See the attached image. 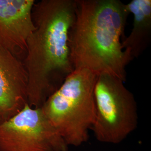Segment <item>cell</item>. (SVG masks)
Returning <instances> with one entry per match:
<instances>
[{"instance_id": "1", "label": "cell", "mask_w": 151, "mask_h": 151, "mask_svg": "<svg viewBox=\"0 0 151 151\" xmlns=\"http://www.w3.org/2000/svg\"><path fill=\"white\" fill-rule=\"evenodd\" d=\"M75 1L68 40L73 68L109 74L124 82L126 66L131 61L120 41L130 13L127 5L119 0Z\"/></svg>"}, {"instance_id": "2", "label": "cell", "mask_w": 151, "mask_h": 151, "mask_svg": "<svg viewBox=\"0 0 151 151\" xmlns=\"http://www.w3.org/2000/svg\"><path fill=\"white\" fill-rule=\"evenodd\" d=\"M75 15V1L42 0L34 5L35 29L28 38L23 63L28 76V104L31 107L41 108L55 91L53 78H65L74 70L68 40Z\"/></svg>"}, {"instance_id": "3", "label": "cell", "mask_w": 151, "mask_h": 151, "mask_svg": "<svg viewBox=\"0 0 151 151\" xmlns=\"http://www.w3.org/2000/svg\"><path fill=\"white\" fill-rule=\"evenodd\" d=\"M97 77L87 69H74L41 107L68 146L78 147L88 139L95 117Z\"/></svg>"}, {"instance_id": "4", "label": "cell", "mask_w": 151, "mask_h": 151, "mask_svg": "<svg viewBox=\"0 0 151 151\" xmlns=\"http://www.w3.org/2000/svg\"><path fill=\"white\" fill-rule=\"evenodd\" d=\"M95 117L91 129L102 142L121 143L137 127V105L124 81L109 74L97 76L94 90Z\"/></svg>"}, {"instance_id": "5", "label": "cell", "mask_w": 151, "mask_h": 151, "mask_svg": "<svg viewBox=\"0 0 151 151\" xmlns=\"http://www.w3.org/2000/svg\"><path fill=\"white\" fill-rule=\"evenodd\" d=\"M68 147L41 108L28 103L0 124V151H67Z\"/></svg>"}, {"instance_id": "6", "label": "cell", "mask_w": 151, "mask_h": 151, "mask_svg": "<svg viewBox=\"0 0 151 151\" xmlns=\"http://www.w3.org/2000/svg\"><path fill=\"white\" fill-rule=\"evenodd\" d=\"M28 76L20 59L0 44V124L28 103Z\"/></svg>"}, {"instance_id": "7", "label": "cell", "mask_w": 151, "mask_h": 151, "mask_svg": "<svg viewBox=\"0 0 151 151\" xmlns=\"http://www.w3.org/2000/svg\"><path fill=\"white\" fill-rule=\"evenodd\" d=\"M34 0H0V44L18 58L26 56L28 38L35 29Z\"/></svg>"}, {"instance_id": "8", "label": "cell", "mask_w": 151, "mask_h": 151, "mask_svg": "<svg viewBox=\"0 0 151 151\" xmlns=\"http://www.w3.org/2000/svg\"><path fill=\"white\" fill-rule=\"evenodd\" d=\"M127 6L134 14V23L132 32L124 39L122 46L132 61L140 56L150 42L151 1L133 0Z\"/></svg>"}]
</instances>
